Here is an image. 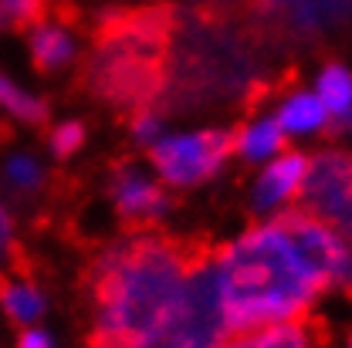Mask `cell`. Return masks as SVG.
Returning a JSON list of instances; mask_svg holds the SVG:
<instances>
[{"mask_svg": "<svg viewBox=\"0 0 352 348\" xmlns=\"http://www.w3.org/2000/svg\"><path fill=\"white\" fill-rule=\"evenodd\" d=\"M214 254L204 237L173 233H132L95 254L85 270L95 332L146 345L179 305L190 274Z\"/></svg>", "mask_w": 352, "mask_h": 348, "instance_id": "obj_1", "label": "cell"}, {"mask_svg": "<svg viewBox=\"0 0 352 348\" xmlns=\"http://www.w3.org/2000/svg\"><path fill=\"white\" fill-rule=\"evenodd\" d=\"M179 14L170 3L105 10L95 24L78 85L119 115L156 112L166 78Z\"/></svg>", "mask_w": 352, "mask_h": 348, "instance_id": "obj_2", "label": "cell"}, {"mask_svg": "<svg viewBox=\"0 0 352 348\" xmlns=\"http://www.w3.org/2000/svg\"><path fill=\"white\" fill-rule=\"evenodd\" d=\"M264 34L241 7L204 3L179 17L170 51V78L156 108L186 112L214 105L258 82V41Z\"/></svg>", "mask_w": 352, "mask_h": 348, "instance_id": "obj_3", "label": "cell"}, {"mask_svg": "<svg viewBox=\"0 0 352 348\" xmlns=\"http://www.w3.org/2000/svg\"><path fill=\"white\" fill-rule=\"evenodd\" d=\"M217 288L230 332L302 318L322 294V284L274 223L220 247Z\"/></svg>", "mask_w": 352, "mask_h": 348, "instance_id": "obj_4", "label": "cell"}, {"mask_svg": "<svg viewBox=\"0 0 352 348\" xmlns=\"http://www.w3.org/2000/svg\"><path fill=\"white\" fill-rule=\"evenodd\" d=\"M227 335H230V325L220 301L217 254H214L190 274L179 305L142 348H220Z\"/></svg>", "mask_w": 352, "mask_h": 348, "instance_id": "obj_5", "label": "cell"}, {"mask_svg": "<svg viewBox=\"0 0 352 348\" xmlns=\"http://www.w3.org/2000/svg\"><path fill=\"white\" fill-rule=\"evenodd\" d=\"M288 244L295 247V254L305 261V267L315 274V281L322 284V291L332 288H346L352 281V247L318 217H311L308 210H281L271 220Z\"/></svg>", "mask_w": 352, "mask_h": 348, "instance_id": "obj_6", "label": "cell"}, {"mask_svg": "<svg viewBox=\"0 0 352 348\" xmlns=\"http://www.w3.org/2000/svg\"><path fill=\"white\" fill-rule=\"evenodd\" d=\"M298 200L302 210L332 227L352 247V152H318L308 159Z\"/></svg>", "mask_w": 352, "mask_h": 348, "instance_id": "obj_7", "label": "cell"}, {"mask_svg": "<svg viewBox=\"0 0 352 348\" xmlns=\"http://www.w3.org/2000/svg\"><path fill=\"white\" fill-rule=\"evenodd\" d=\"M230 152H237V129H214L197 132V135H179V139H163L149 149V159L166 183L193 186V183H204L217 173Z\"/></svg>", "mask_w": 352, "mask_h": 348, "instance_id": "obj_8", "label": "cell"}, {"mask_svg": "<svg viewBox=\"0 0 352 348\" xmlns=\"http://www.w3.org/2000/svg\"><path fill=\"white\" fill-rule=\"evenodd\" d=\"M109 196L119 210V220L129 227V230H142L149 223L163 217L170 210V196L163 186H156L153 179L139 173L132 163H119L112 170V186H109Z\"/></svg>", "mask_w": 352, "mask_h": 348, "instance_id": "obj_9", "label": "cell"}, {"mask_svg": "<svg viewBox=\"0 0 352 348\" xmlns=\"http://www.w3.org/2000/svg\"><path fill=\"white\" fill-rule=\"evenodd\" d=\"M329 335L325 325L318 318H292V321H274L261 328H244V332H230L220 348H325Z\"/></svg>", "mask_w": 352, "mask_h": 348, "instance_id": "obj_10", "label": "cell"}, {"mask_svg": "<svg viewBox=\"0 0 352 348\" xmlns=\"http://www.w3.org/2000/svg\"><path fill=\"white\" fill-rule=\"evenodd\" d=\"M75 21H78V10L68 0H61L58 10L44 24L28 31L31 34V58H34L38 71H54L72 58V24Z\"/></svg>", "mask_w": 352, "mask_h": 348, "instance_id": "obj_11", "label": "cell"}, {"mask_svg": "<svg viewBox=\"0 0 352 348\" xmlns=\"http://www.w3.org/2000/svg\"><path fill=\"white\" fill-rule=\"evenodd\" d=\"M305 170H308L305 156L285 152L281 159H274V163L261 173L258 189H254V203L264 210V207H274V203H281V200H288V196H298L302 179H305Z\"/></svg>", "mask_w": 352, "mask_h": 348, "instance_id": "obj_12", "label": "cell"}, {"mask_svg": "<svg viewBox=\"0 0 352 348\" xmlns=\"http://www.w3.org/2000/svg\"><path fill=\"white\" fill-rule=\"evenodd\" d=\"M0 305H3L10 321H17V325H24V328L41 318L44 298L38 294L34 281L28 277L24 264H21L17 270H10V274L0 270Z\"/></svg>", "mask_w": 352, "mask_h": 348, "instance_id": "obj_13", "label": "cell"}, {"mask_svg": "<svg viewBox=\"0 0 352 348\" xmlns=\"http://www.w3.org/2000/svg\"><path fill=\"white\" fill-rule=\"evenodd\" d=\"M288 146L285 129L278 126V119H264L254 126H244L237 129V152H244L248 159H264V156H274Z\"/></svg>", "mask_w": 352, "mask_h": 348, "instance_id": "obj_14", "label": "cell"}, {"mask_svg": "<svg viewBox=\"0 0 352 348\" xmlns=\"http://www.w3.org/2000/svg\"><path fill=\"white\" fill-rule=\"evenodd\" d=\"M325 122H329V112H325V105L315 95H295L278 112V126L285 132H308V129L325 126Z\"/></svg>", "mask_w": 352, "mask_h": 348, "instance_id": "obj_15", "label": "cell"}, {"mask_svg": "<svg viewBox=\"0 0 352 348\" xmlns=\"http://www.w3.org/2000/svg\"><path fill=\"white\" fill-rule=\"evenodd\" d=\"M318 102L325 105L329 119L349 112L352 108V78H349L346 68L332 65V68L322 71V78H318Z\"/></svg>", "mask_w": 352, "mask_h": 348, "instance_id": "obj_16", "label": "cell"}, {"mask_svg": "<svg viewBox=\"0 0 352 348\" xmlns=\"http://www.w3.org/2000/svg\"><path fill=\"white\" fill-rule=\"evenodd\" d=\"M0 105H3L10 115L24 119V122H34V126H44V122H47V105L38 102V98H31V95H24L17 85H10L3 75H0Z\"/></svg>", "mask_w": 352, "mask_h": 348, "instance_id": "obj_17", "label": "cell"}, {"mask_svg": "<svg viewBox=\"0 0 352 348\" xmlns=\"http://www.w3.org/2000/svg\"><path fill=\"white\" fill-rule=\"evenodd\" d=\"M7 176L17 189H38L41 186V166L28 156H14L10 166H7Z\"/></svg>", "mask_w": 352, "mask_h": 348, "instance_id": "obj_18", "label": "cell"}, {"mask_svg": "<svg viewBox=\"0 0 352 348\" xmlns=\"http://www.w3.org/2000/svg\"><path fill=\"white\" fill-rule=\"evenodd\" d=\"M82 142H85V126H78V122H65V126H58L54 135H51V149H54L61 159L72 156Z\"/></svg>", "mask_w": 352, "mask_h": 348, "instance_id": "obj_19", "label": "cell"}, {"mask_svg": "<svg viewBox=\"0 0 352 348\" xmlns=\"http://www.w3.org/2000/svg\"><path fill=\"white\" fill-rule=\"evenodd\" d=\"M10 251H14L10 247V210L0 203V261L10 257Z\"/></svg>", "mask_w": 352, "mask_h": 348, "instance_id": "obj_20", "label": "cell"}, {"mask_svg": "<svg viewBox=\"0 0 352 348\" xmlns=\"http://www.w3.org/2000/svg\"><path fill=\"white\" fill-rule=\"evenodd\" d=\"M85 348H142V345L126 342V338H112V335H98V332H91V338H88Z\"/></svg>", "mask_w": 352, "mask_h": 348, "instance_id": "obj_21", "label": "cell"}, {"mask_svg": "<svg viewBox=\"0 0 352 348\" xmlns=\"http://www.w3.org/2000/svg\"><path fill=\"white\" fill-rule=\"evenodd\" d=\"M21 348H51V345H47V338H44L41 332H24Z\"/></svg>", "mask_w": 352, "mask_h": 348, "instance_id": "obj_22", "label": "cell"}, {"mask_svg": "<svg viewBox=\"0 0 352 348\" xmlns=\"http://www.w3.org/2000/svg\"><path fill=\"white\" fill-rule=\"evenodd\" d=\"M7 21H10V17H7V10H3V3H0V27H3Z\"/></svg>", "mask_w": 352, "mask_h": 348, "instance_id": "obj_23", "label": "cell"}]
</instances>
